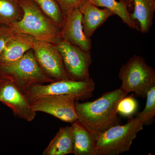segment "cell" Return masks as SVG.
I'll return each mask as SVG.
<instances>
[{
  "mask_svg": "<svg viewBox=\"0 0 155 155\" xmlns=\"http://www.w3.org/2000/svg\"><path fill=\"white\" fill-rule=\"evenodd\" d=\"M35 41L28 35L17 33L7 43L0 54V64L18 60L29 50L32 49Z\"/></svg>",
  "mask_w": 155,
  "mask_h": 155,
  "instance_id": "4fadbf2b",
  "label": "cell"
},
{
  "mask_svg": "<svg viewBox=\"0 0 155 155\" xmlns=\"http://www.w3.org/2000/svg\"><path fill=\"white\" fill-rule=\"evenodd\" d=\"M118 1L127 7L128 9H129V8L131 7L133 5V0H118Z\"/></svg>",
  "mask_w": 155,
  "mask_h": 155,
  "instance_id": "cb8c5ba5",
  "label": "cell"
},
{
  "mask_svg": "<svg viewBox=\"0 0 155 155\" xmlns=\"http://www.w3.org/2000/svg\"><path fill=\"white\" fill-rule=\"evenodd\" d=\"M42 11L61 29L65 15L56 0H33Z\"/></svg>",
  "mask_w": 155,
  "mask_h": 155,
  "instance_id": "d6986e66",
  "label": "cell"
},
{
  "mask_svg": "<svg viewBox=\"0 0 155 155\" xmlns=\"http://www.w3.org/2000/svg\"><path fill=\"white\" fill-rule=\"evenodd\" d=\"M23 15L19 0H0V26H11L20 21Z\"/></svg>",
  "mask_w": 155,
  "mask_h": 155,
  "instance_id": "e0dca14e",
  "label": "cell"
},
{
  "mask_svg": "<svg viewBox=\"0 0 155 155\" xmlns=\"http://www.w3.org/2000/svg\"><path fill=\"white\" fill-rule=\"evenodd\" d=\"M61 10L65 14L70 13L76 9H79L88 0H56Z\"/></svg>",
  "mask_w": 155,
  "mask_h": 155,
  "instance_id": "7402d4cb",
  "label": "cell"
},
{
  "mask_svg": "<svg viewBox=\"0 0 155 155\" xmlns=\"http://www.w3.org/2000/svg\"><path fill=\"white\" fill-rule=\"evenodd\" d=\"M32 50L39 66L48 77L54 81L70 79L55 45L35 41Z\"/></svg>",
  "mask_w": 155,
  "mask_h": 155,
  "instance_id": "9c48e42d",
  "label": "cell"
},
{
  "mask_svg": "<svg viewBox=\"0 0 155 155\" xmlns=\"http://www.w3.org/2000/svg\"><path fill=\"white\" fill-rule=\"evenodd\" d=\"M71 125L73 132V154L92 155L95 140L93 136L78 120Z\"/></svg>",
  "mask_w": 155,
  "mask_h": 155,
  "instance_id": "2e32d148",
  "label": "cell"
},
{
  "mask_svg": "<svg viewBox=\"0 0 155 155\" xmlns=\"http://www.w3.org/2000/svg\"><path fill=\"white\" fill-rule=\"evenodd\" d=\"M98 7H102L112 11L117 15L122 22L133 29L139 31L138 25L131 18L130 13L127 7L116 0H89Z\"/></svg>",
  "mask_w": 155,
  "mask_h": 155,
  "instance_id": "ac0fdd59",
  "label": "cell"
},
{
  "mask_svg": "<svg viewBox=\"0 0 155 155\" xmlns=\"http://www.w3.org/2000/svg\"><path fill=\"white\" fill-rule=\"evenodd\" d=\"M138 107V103L133 95L125 96L119 102L117 112L121 116L130 117L136 112Z\"/></svg>",
  "mask_w": 155,
  "mask_h": 155,
  "instance_id": "44dd1931",
  "label": "cell"
},
{
  "mask_svg": "<svg viewBox=\"0 0 155 155\" xmlns=\"http://www.w3.org/2000/svg\"><path fill=\"white\" fill-rule=\"evenodd\" d=\"M82 14L76 9L66 14L64 23L60 29L62 40L86 51L92 47L91 38L84 34L82 25Z\"/></svg>",
  "mask_w": 155,
  "mask_h": 155,
  "instance_id": "8fae6325",
  "label": "cell"
},
{
  "mask_svg": "<svg viewBox=\"0 0 155 155\" xmlns=\"http://www.w3.org/2000/svg\"><path fill=\"white\" fill-rule=\"evenodd\" d=\"M76 101L73 96L51 95L38 97L29 102L34 112L46 113L71 124L78 120L75 110Z\"/></svg>",
  "mask_w": 155,
  "mask_h": 155,
  "instance_id": "52a82bcc",
  "label": "cell"
},
{
  "mask_svg": "<svg viewBox=\"0 0 155 155\" xmlns=\"http://www.w3.org/2000/svg\"><path fill=\"white\" fill-rule=\"evenodd\" d=\"M143 125L138 118L131 117L125 125L110 127L95 139L92 155H118L128 151Z\"/></svg>",
  "mask_w": 155,
  "mask_h": 155,
  "instance_id": "277c9868",
  "label": "cell"
},
{
  "mask_svg": "<svg viewBox=\"0 0 155 155\" xmlns=\"http://www.w3.org/2000/svg\"><path fill=\"white\" fill-rule=\"evenodd\" d=\"M73 132L72 126L61 127L43 152V155L73 154Z\"/></svg>",
  "mask_w": 155,
  "mask_h": 155,
  "instance_id": "9a60e30c",
  "label": "cell"
},
{
  "mask_svg": "<svg viewBox=\"0 0 155 155\" xmlns=\"http://www.w3.org/2000/svg\"><path fill=\"white\" fill-rule=\"evenodd\" d=\"M0 78L10 81L24 94L34 84L54 81L39 66L32 49L17 61L0 64Z\"/></svg>",
  "mask_w": 155,
  "mask_h": 155,
  "instance_id": "3957f363",
  "label": "cell"
},
{
  "mask_svg": "<svg viewBox=\"0 0 155 155\" xmlns=\"http://www.w3.org/2000/svg\"><path fill=\"white\" fill-rule=\"evenodd\" d=\"M146 97V104L144 109L136 116L143 125L151 122L155 116V86L148 91Z\"/></svg>",
  "mask_w": 155,
  "mask_h": 155,
  "instance_id": "ffe728a7",
  "label": "cell"
},
{
  "mask_svg": "<svg viewBox=\"0 0 155 155\" xmlns=\"http://www.w3.org/2000/svg\"><path fill=\"white\" fill-rule=\"evenodd\" d=\"M82 14V25L84 34L91 38L95 31L109 18L115 15L107 9H100L88 0L79 8Z\"/></svg>",
  "mask_w": 155,
  "mask_h": 155,
  "instance_id": "7c38bea8",
  "label": "cell"
},
{
  "mask_svg": "<svg viewBox=\"0 0 155 155\" xmlns=\"http://www.w3.org/2000/svg\"><path fill=\"white\" fill-rule=\"evenodd\" d=\"M19 1L23 16L20 21L11 26L16 32L55 45L62 40L60 28L33 0Z\"/></svg>",
  "mask_w": 155,
  "mask_h": 155,
  "instance_id": "7a4b0ae2",
  "label": "cell"
},
{
  "mask_svg": "<svg viewBox=\"0 0 155 155\" xmlns=\"http://www.w3.org/2000/svg\"><path fill=\"white\" fill-rule=\"evenodd\" d=\"M134 11L131 18L138 22L142 33L149 32L152 27L155 12V0H133Z\"/></svg>",
  "mask_w": 155,
  "mask_h": 155,
  "instance_id": "5bb4252c",
  "label": "cell"
},
{
  "mask_svg": "<svg viewBox=\"0 0 155 155\" xmlns=\"http://www.w3.org/2000/svg\"><path fill=\"white\" fill-rule=\"evenodd\" d=\"M122 81L120 88L127 92H134L140 97H146L148 91L155 86V69L143 58L134 55L123 64L119 73Z\"/></svg>",
  "mask_w": 155,
  "mask_h": 155,
  "instance_id": "5b68a950",
  "label": "cell"
},
{
  "mask_svg": "<svg viewBox=\"0 0 155 155\" xmlns=\"http://www.w3.org/2000/svg\"><path fill=\"white\" fill-rule=\"evenodd\" d=\"M0 101L10 108L15 116L27 122L33 121L36 116L25 95L7 79L0 78Z\"/></svg>",
  "mask_w": 155,
  "mask_h": 155,
  "instance_id": "30bf717a",
  "label": "cell"
},
{
  "mask_svg": "<svg viewBox=\"0 0 155 155\" xmlns=\"http://www.w3.org/2000/svg\"><path fill=\"white\" fill-rule=\"evenodd\" d=\"M95 86L91 78L84 81H58L47 84H34L24 95L29 102L38 97L51 95H69L75 97L77 101H83L91 97Z\"/></svg>",
  "mask_w": 155,
  "mask_h": 155,
  "instance_id": "8992f818",
  "label": "cell"
},
{
  "mask_svg": "<svg viewBox=\"0 0 155 155\" xmlns=\"http://www.w3.org/2000/svg\"><path fill=\"white\" fill-rule=\"evenodd\" d=\"M127 94L120 87L105 93L93 101L75 102L78 120L95 139L108 128L119 124L117 107L120 101Z\"/></svg>",
  "mask_w": 155,
  "mask_h": 155,
  "instance_id": "6da1fadb",
  "label": "cell"
},
{
  "mask_svg": "<svg viewBox=\"0 0 155 155\" xmlns=\"http://www.w3.org/2000/svg\"><path fill=\"white\" fill-rule=\"evenodd\" d=\"M55 46L62 56L69 79L84 81L90 78L89 68L92 62L91 51H84L64 40Z\"/></svg>",
  "mask_w": 155,
  "mask_h": 155,
  "instance_id": "ba28073f",
  "label": "cell"
},
{
  "mask_svg": "<svg viewBox=\"0 0 155 155\" xmlns=\"http://www.w3.org/2000/svg\"><path fill=\"white\" fill-rule=\"evenodd\" d=\"M17 33L11 26H0V54L7 43Z\"/></svg>",
  "mask_w": 155,
  "mask_h": 155,
  "instance_id": "603a6c76",
  "label": "cell"
}]
</instances>
